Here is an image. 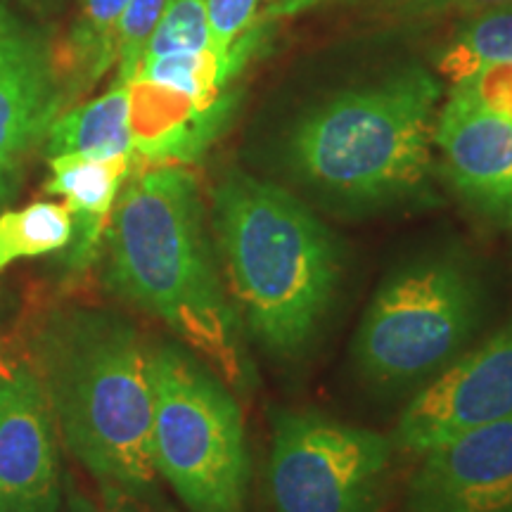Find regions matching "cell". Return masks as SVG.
Returning <instances> with one entry per match:
<instances>
[{
  "mask_svg": "<svg viewBox=\"0 0 512 512\" xmlns=\"http://www.w3.org/2000/svg\"><path fill=\"white\" fill-rule=\"evenodd\" d=\"M112 292L155 316L226 384L247 387L242 320L228 297L185 166L131 169L105 238Z\"/></svg>",
  "mask_w": 512,
  "mask_h": 512,
  "instance_id": "obj_1",
  "label": "cell"
},
{
  "mask_svg": "<svg viewBox=\"0 0 512 512\" xmlns=\"http://www.w3.org/2000/svg\"><path fill=\"white\" fill-rule=\"evenodd\" d=\"M150 356L140 332L112 311H62L38 337V382L57 427L112 501L157 491Z\"/></svg>",
  "mask_w": 512,
  "mask_h": 512,
  "instance_id": "obj_2",
  "label": "cell"
},
{
  "mask_svg": "<svg viewBox=\"0 0 512 512\" xmlns=\"http://www.w3.org/2000/svg\"><path fill=\"white\" fill-rule=\"evenodd\" d=\"M214 230L242 325L268 354H302L339 292L335 233L287 190L238 169L214 190Z\"/></svg>",
  "mask_w": 512,
  "mask_h": 512,
  "instance_id": "obj_3",
  "label": "cell"
},
{
  "mask_svg": "<svg viewBox=\"0 0 512 512\" xmlns=\"http://www.w3.org/2000/svg\"><path fill=\"white\" fill-rule=\"evenodd\" d=\"M441 86L422 69L349 88L294 124L287 162L306 188L344 207L422 200L434 171Z\"/></svg>",
  "mask_w": 512,
  "mask_h": 512,
  "instance_id": "obj_4",
  "label": "cell"
},
{
  "mask_svg": "<svg viewBox=\"0 0 512 512\" xmlns=\"http://www.w3.org/2000/svg\"><path fill=\"white\" fill-rule=\"evenodd\" d=\"M152 456L190 512H245V418L226 380L176 344L152 347Z\"/></svg>",
  "mask_w": 512,
  "mask_h": 512,
  "instance_id": "obj_5",
  "label": "cell"
},
{
  "mask_svg": "<svg viewBox=\"0 0 512 512\" xmlns=\"http://www.w3.org/2000/svg\"><path fill=\"white\" fill-rule=\"evenodd\" d=\"M482 313V285L460 256L408 261L384 280L358 323L356 370L382 389L434 377L463 354Z\"/></svg>",
  "mask_w": 512,
  "mask_h": 512,
  "instance_id": "obj_6",
  "label": "cell"
},
{
  "mask_svg": "<svg viewBox=\"0 0 512 512\" xmlns=\"http://www.w3.org/2000/svg\"><path fill=\"white\" fill-rule=\"evenodd\" d=\"M392 437L316 411L273 415L268 512H377Z\"/></svg>",
  "mask_w": 512,
  "mask_h": 512,
  "instance_id": "obj_7",
  "label": "cell"
},
{
  "mask_svg": "<svg viewBox=\"0 0 512 512\" xmlns=\"http://www.w3.org/2000/svg\"><path fill=\"white\" fill-rule=\"evenodd\" d=\"M512 418V316L432 377L403 408L392 444L420 456L458 434Z\"/></svg>",
  "mask_w": 512,
  "mask_h": 512,
  "instance_id": "obj_8",
  "label": "cell"
},
{
  "mask_svg": "<svg viewBox=\"0 0 512 512\" xmlns=\"http://www.w3.org/2000/svg\"><path fill=\"white\" fill-rule=\"evenodd\" d=\"M62 112L48 43L0 3V207L15 197L24 166Z\"/></svg>",
  "mask_w": 512,
  "mask_h": 512,
  "instance_id": "obj_9",
  "label": "cell"
},
{
  "mask_svg": "<svg viewBox=\"0 0 512 512\" xmlns=\"http://www.w3.org/2000/svg\"><path fill=\"white\" fill-rule=\"evenodd\" d=\"M55 418L38 375L0 368V512H60Z\"/></svg>",
  "mask_w": 512,
  "mask_h": 512,
  "instance_id": "obj_10",
  "label": "cell"
},
{
  "mask_svg": "<svg viewBox=\"0 0 512 512\" xmlns=\"http://www.w3.org/2000/svg\"><path fill=\"white\" fill-rule=\"evenodd\" d=\"M408 512H512V418L420 453Z\"/></svg>",
  "mask_w": 512,
  "mask_h": 512,
  "instance_id": "obj_11",
  "label": "cell"
},
{
  "mask_svg": "<svg viewBox=\"0 0 512 512\" xmlns=\"http://www.w3.org/2000/svg\"><path fill=\"white\" fill-rule=\"evenodd\" d=\"M126 88L133 159L147 166L195 164L228 131L242 100L235 86L195 98L140 76Z\"/></svg>",
  "mask_w": 512,
  "mask_h": 512,
  "instance_id": "obj_12",
  "label": "cell"
},
{
  "mask_svg": "<svg viewBox=\"0 0 512 512\" xmlns=\"http://www.w3.org/2000/svg\"><path fill=\"white\" fill-rule=\"evenodd\" d=\"M434 145L448 183L479 214L512 219V119L448 95L437 114Z\"/></svg>",
  "mask_w": 512,
  "mask_h": 512,
  "instance_id": "obj_13",
  "label": "cell"
},
{
  "mask_svg": "<svg viewBox=\"0 0 512 512\" xmlns=\"http://www.w3.org/2000/svg\"><path fill=\"white\" fill-rule=\"evenodd\" d=\"M48 166L46 190L60 195L72 216V242L64 249V261L81 273L105 247L114 204L133 169V155L112 159L57 155L48 157Z\"/></svg>",
  "mask_w": 512,
  "mask_h": 512,
  "instance_id": "obj_14",
  "label": "cell"
},
{
  "mask_svg": "<svg viewBox=\"0 0 512 512\" xmlns=\"http://www.w3.org/2000/svg\"><path fill=\"white\" fill-rule=\"evenodd\" d=\"M131 3L133 0H83L72 29L57 50H50L64 110L117 64L119 27Z\"/></svg>",
  "mask_w": 512,
  "mask_h": 512,
  "instance_id": "obj_15",
  "label": "cell"
},
{
  "mask_svg": "<svg viewBox=\"0 0 512 512\" xmlns=\"http://www.w3.org/2000/svg\"><path fill=\"white\" fill-rule=\"evenodd\" d=\"M271 19H256L245 34L226 50L204 48L197 53H174L152 57L140 62L136 76L147 81L162 83L174 91L195 95V98H209L219 95L233 86V81L242 74V69L256 57L268 38L266 29ZM133 76V79H136Z\"/></svg>",
  "mask_w": 512,
  "mask_h": 512,
  "instance_id": "obj_16",
  "label": "cell"
},
{
  "mask_svg": "<svg viewBox=\"0 0 512 512\" xmlns=\"http://www.w3.org/2000/svg\"><path fill=\"white\" fill-rule=\"evenodd\" d=\"M48 157L81 155L112 159L133 155L131 128H128V88L114 81L100 98L69 107L48 128Z\"/></svg>",
  "mask_w": 512,
  "mask_h": 512,
  "instance_id": "obj_17",
  "label": "cell"
},
{
  "mask_svg": "<svg viewBox=\"0 0 512 512\" xmlns=\"http://www.w3.org/2000/svg\"><path fill=\"white\" fill-rule=\"evenodd\" d=\"M501 62H512V5L475 12L441 50L437 69L456 86L479 69Z\"/></svg>",
  "mask_w": 512,
  "mask_h": 512,
  "instance_id": "obj_18",
  "label": "cell"
},
{
  "mask_svg": "<svg viewBox=\"0 0 512 512\" xmlns=\"http://www.w3.org/2000/svg\"><path fill=\"white\" fill-rule=\"evenodd\" d=\"M72 242V216L60 202H34L0 214V273L22 259L64 252Z\"/></svg>",
  "mask_w": 512,
  "mask_h": 512,
  "instance_id": "obj_19",
  "label": "cell"
},
{
  "mask_svg": "<svg viewBox=\"0 0 512 512\" xmlns=\"http://www.w3.org/2000/svg\"><path fill=\"white\" fill-rule=\"evenodd\" d=\"M211 48L207 0H166L155 27L147 36L140 62L174 53H197ZM138 72V69H136Z\"/></svg>",
  "mask_w": 512,
  "mask_h": 512,
  "instance_id": "obj_20",
  "label": "cell"
},
{
  "mask_svg": "<svg viewBox=\"0 0 512 512\" xmlns=\"http://www.w3.org/2000/svg\"><path fill=\"white\" fill-rule=\"evenodd\" d=\"M164 3L166 0H133L121 19L117 36V81L126 83L136 76L140 53H143L147 36L155 27Z\"/></svg>",
  "mask_w": 512,
  "mask_h": 512,
  "instance_id": "obj_21",
  "label": "cell"
},
{
  "mask_svg": "<svg viewBox=\"0 0 512 512\" xmlns=\"http://www.w3.org/2000/svg\"><path fill=\"white\" fill-rule=\"evenodd\" d=\"M451 93L486 112L512 119V62L489 64L479 69L465 81L456 83Z\"/></svg>",
  "mask_w": 512,
  "mask_h": 512,
  "instance_id": "obj_22",
  "label": "cell"
},
{
  "mask_svg": "<svg viewBox=\"0 0 512 512\" xmlns=\"http://www.w3.org/2000/svg\"><path fill=\"white\" fill-rule=\"evenodd\" d=\"M261 0H207L211 46L226 50L259 19Z\"/></svg>",
  "mask_w": 512,
  "mask_h": 512,
  "instance_id": "obj_23",
  "label": "cell"
},
{
  "mask_svg": "<svg viewBox=\"0 0 512 512\" xmlns=\"http://www.w3.org/2000/svg\"><path fill=\"white\" fill-rule=\"evenodd\" d=\"M503 5H512V0H411L415 15H446V12L475 15V12L503 8Z\"/></svg>",
  "mask_w": 512,
  "mask_h": 512,
  "instance_id": "obj_24",
  "label": "cell"
},
{
  "mask_svg": "<svg viewBox=\"0 0 512 512\" xmlns=\"http://www.w3.org/2000/svg\"><path fill=\"white\" fill-rule=\"evenodd\" d=\"M131 503L133 501H112V498H105L102 503H95L88 496L72 491L67 498V505H64V512H150V510H140Z\"/></svg>",
  "mask_w": 512,
  "mask_h": 512,
  "instance_id": "obj_25",
  "label": "cell"
},
{
  "mask_svg": "<svg viewBox=\"0 0 512 512\" xmlns=\"http://www.w3.org/2000/svg\"><path fill=\"white\" fill-rule=\"evenodd\" d=\"M316 3H320V0H261L259 17L261 19L290 17L306 8H311V5H316Z\"/></svg>",
  "mask_w": 512,
  "mask_h": 512,
  "instance_id": "obj_26",
  "label": "cell"
},
{
  "mask_svg": "<svg viewBox=\"0 0 512 512\" xmlns=\"http://www.w3.org/2000/svg\"><path fill=\"white\" fill-rule=\"evenodd\" d=\"M508 226H510V228H512V219H510V223H508Z\"/></svg>",
  "mask_w": 512,
  "mask_h": 512,
  "instance_id": "obj_27",
  "label": "cell"
}]
</instances>
